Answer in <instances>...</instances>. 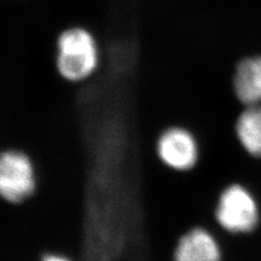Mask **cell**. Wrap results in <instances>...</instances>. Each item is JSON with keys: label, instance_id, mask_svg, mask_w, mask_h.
Here are the masks:
<instances>
[{"label": "cell", "instance_id": "8", "mask_svg": "<svg viewBox=\"0 0 261 261\" xmlns=\"http://www.w3.org/2000/svg\"><path fill=\"white\" fill-rule=\"evenodd\" d=\"M42 261H70V260L58 255H48Z\"/></svg>", "mask_w": 261, "mask_h": 261}, {"label": "cell", "instance_id": "3", "mask_svg": "<svg viewBox=\"0 0 261 261\" xmlns=\"http://www.w3.org/2000/svg\"><path fill=\"white\" fill-rule=\"evenodd\" d=\"M35 172L30 158L16 150L0 153V197L10 202L29 198L35 190Z\"/></svg>", "mask_w": 261, "mask_h": 261}, {"label": "cell", "instance_id": "5", "mask_svg": "<svg viewBox=\"0 0 261 261\" xmlns=\"http://www.w3.org/2000/svg\"><path fill=\"white\" fill-rule=\"evenodd\" d=\"M219 244L208 231L194 228L183 235L174 251V261H220Z\"/></svg>", "mask_w": 261, "mask_h": 261}, {"label": "cell", "instance_id": "1", "mask_svg": "<svg viewBox=\"0 0 261 261\" xmlns=\"http://www.w3.org/2000/svg\"><path fill=\"white\" fill-rule=\"evenodd\" d=\"M56 68L68 82L79 83L91 77L99 65V47L87 29L72 27L57 39Z\"/></svg>", "mask_w": 261, "mask_h": 261}, {"label": "cell", "instance_id": "2", "mask_svg": "<svg viewBox=\"0 0 261 261\" xmlns=\"http://www.w3.org/2000/svg\"><path fill=\"white\" fill-rule=\"evenodd\" d=\"M217 221L231 233H248L258 224L259 211L255 198L245 187L234 184L220 196Z\"/></svg>", "mask_w": 261, "mask_h": 261}, {"label": "cell", "instance_id": "6", "mask_svg": "<svg viewBox=\"0 0 261 261\" xmlns=\"http://www.w3.org/2000/svg\"><path fill=\"white\" fill-rule=\"evenodd\" d=\"M234 89L239 99L248 107L261 105V56L240 62L234 76Z\"/></svg>", "mask_w": 261, "mask_h": 261}, {"label": "cell", "instance_id": "7", "mask_svg": "<svg viewBox=\"0 0 261 261\" xmlns=\"http://www.w3.org/2000/svg\"><path fill=\"white\" fill-rule=\"evenodd\" d=\"M236 134L250 154L261 157V105L250 106L236 123Z\"/></svg>", "mask_w": 261, "mask_h": 261}, {"label": "cell", "instance_id": "4", "mask_svg": "<svg viewBox=\"0 0 261 261\" xmlns=\"http://www.w3.org/2000/svg\"><path fill=\"white\" fill-rule=\"evenodd\" d=\"M157 151L166 166L177 171L192 169L198 160L197 142L183 127L167 128L159 137Z\"/></svg>", "mask_w": 261, "mask_h": 261}]
</instances>
